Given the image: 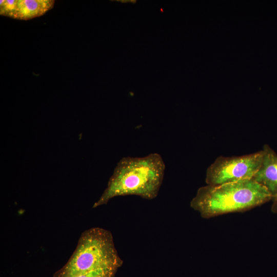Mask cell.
Returning a JSON list of instances; mask_svg holds the SVG:
<instances>
[{
	"label": "cell",
	"mask_w": 277,
	"mask_h": 277,
	"mask_svg": "<svg viewBox=\"0 0 277 277\" xmlns=\"http://www.w3.org/2000/svg\"><path fill=\"white\" fill-rule=\"evenodd\" d=\"M53 0L17 1L15 19L28 20L40 16L51 9Z\"/></svg>",
	"instance_id": "6"
},
{
	"label": "cell",
	"mask_w": 277,
	"mask_h": 277,
	"mask_svg": "<svg viewBox=\"0 0 277 277\" xmlns=\"http://www.w3.org/2000/svg\"><path fill=\"white\" fill-rule=\"evenodd\" d=\"M17 1L1 0L0 1V14L15 18Z\"/></svg>",
	"instance_id": "7"
},
{
	"label": "cell",
	"mask_w": 277,
	"mask_h": 277,
	"mask_svg": "<svg viewBox=\"0 0 277 277\" xmlns=\"http://www.w3.org/2000/svg\"><path fill=\"white\" fill-rule=\"evenodd\" d=\"M272 200L263 186L252 179L199 188L190 206L209 219L228 213L243 212Z\"/></svg>",
	"instance_id": "2"
},
{
	"label": "cell",
	"mask_w": 277,
	"mask_h": 277,
	"mask_svg": "<svg viewBox=\"0 0 277 277\" xmlns=\"http://www.w3.org/2000/svg\"><path fill=\"white\" fill-rule=\"evenodd\" d=\"M263 155L261 150L241 156H219L208 167L206 183L219 185L251 179L261 165Z\"/></svg>",
	"instance_id": "4"
},
{
	"label": "cell",
	"mask_w": 277,
	"mask_h": 277,
	"mask_svg": "<svg viewBox=\"0 0 277 277\" xmlns=\"http://www.w3.org/2000/svg\"><path fill=\"white\" fill-rule=\"evenodd\" d=\"M262 150L261 165L252 179L266 189L272 200L277 199V154L267 144Z\"/></svg>",
	"instance_id": "5"
},
{
	"label": "cell",
	"mask_w": 277,
	"mask_h": 277,
	"mask_svg": "<svg viewBox=\"0 0 277 277\" xmlns=\"http://www.w3.org/2000/svg\"><path fill=\"white\" fill-rule=\"evenodd\" d=\"M165 164L157 153L143 157H124L114 169L107 186L92 208L106 205L119 196L136 195L152 200L158 195L162 184Z\"/></svg>",
	"instance_id": "1"
},
{
	"label": "cell",
	"mask_w": 277,
	"mask_h": 277,
	"mask_svg": "<svg viewBox=\"0 0 277 277\" xmlns=\"http://www.w3.org/2000/svg\"><path fill=\"white\" fill-rule=\"evenodd\" d=\"M123 263L111 232L102 228L93 227L81 234L69 260L54 273L53 277H72L104 269L118 270Z\"/></svg>",
	"instance_id": "3"
},
{
	"label": "cell",
	"mask_w": 277,
	"mask_h": 277,
	"mask_svg": "<svg viewBox=\"0 0 277 277\" xmlns=\"http://www.w3.org/2000/svg\"><path fill=\"white\" fill-rule=\"evenodd\" d=\"M273 203L271 206V211L277 215V199L273 200Z\"/></svg>",
	"instance_id": "9"
},
{
	"label": "cell",
	"mask_w": 277,
	"mask_h": 277,
	"mask_svg": "<svg viewBox=\"0 0 277 277\" xmlns=\"http://www.w3.org/2000/svg\"><path fill=\"white\" fill-rule=\"evenodd\" d=\"M117 270L113 269H100L80 274L72 277H114Z\"/></svg>",
	"instance_id": "8"
}]
</instances>
